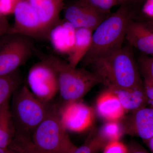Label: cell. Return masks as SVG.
Segmentation results:
<instances>
[{
    "instance_id": "1",
    "label": "cell",
    "mask_w": 153,
    "mask_h": 153,
    "mask_svg": "<svg viewBox=\"0 0 153 153\" xmlns=\"http://www.w3.org/2000/svg\"><path fill=\"white\" fill-rule=\"evenodd\" d=\"M133 3L120 6L94 31L90 48L80 62L83 67L120 50L131 19L136 17Z\"/></svg>"
},
{
    "instance_id": "2",
    "label": "cell",
    "mask_w": 153,
    "mask_h": 153,
    "mask_svg": "<svg viewBox=\"0 0 153 153\" xmlns=\"http://www.w3.org/2000/svg\"><path fill=\"white\" fill-rule=\"evenodd\" d=\"M88 66L108 89H130L144 85L132 47L128 44L110 56L94 61Z\"/></svg>"
},
{
    "instance_id": "3",
    "label": "cell",
    "mask_w": 153,
    "mask_h": 153,
    "mask_svg": "<svg viewBox=\"0 0 153 153\" xmlns=\"http://www.w3.org/2000/svg\"><path fill=\"white\" fill-rule=\"evenodd\" d=\"M39 56L56 71L58 93L65 102L80 100L95 85L101 83L97 76L85 67H72L55 55L40 53Z\"/></svg>"
},
{
    "instance_id": "4",
    "label": "cell",
    "mask_w": 153,
    "mask_h": 153,
    "mask_svg": "<svg viewBox=\"0 0 153 153\" xmlns=\"http://www.w3.org/2000/svg\"><path fill=\"white\" fill-rule=\"evenodd\" d=\"M59 107H50L44 120L32 134L33 143L47 153H71L77 147L69 137L59 113Z\"/></svg>"
},
{
    "instance_id": "5",
    "label": "cell",
    "mask_w": 153,
    "mask_h": 153,
    "mask_svg": "<svg viewBox=\"0 0 153 153\" xmlns=\"http://www.w3.org/2000/svg\"><path fill=\"white\" fill-rule=\"evenodd\" d=\"M13 94L10 107L16 130L31 135L46 117L51 105L37 98L26 84Z\"/></svg>"
},
{
    "instance_id": "6",
    "label": "cell",
    "mask_w": 153,
    "mask_h": 153,
    "mask_svg": "<svg viewBox=\"0 0 153 153\" xmlns=\"http://www.w3.org/2000/svg\"><path fill=\"white\" fill-rule=\"evenodd\" d=\"M35 40L19 33H8L0 37V76L19 69L35 52Z\"/></svg>"
},
{
    "instance_id": "7",
    "label": "cell",
    "mask_w": 153,
    "mask_h": 153,
    "mask_svg": "<svg viewBox=\"0 0 153 153\" xmlns=\"http://www.w3.org/2000/svg\"><path fill=\"white\" fill-rule=\"evenodd\" d=\"M28 88L37 98L49 103L59 91L58 79L55 69L43 60L30 68L27 75Z\"/></svg>"
},
{
    "instance_id": "8",
    "label": "cell",
    "mask_w": 153,
    "mask_h": 153,
    "mask_svg": "<svg viewBox=\"0 0 153 153\" xmlns=\"http://www.w3.org/2000/svg\"><path fill=\"white\" fill-rule=\"evenodd\" d=\"M61 121L67 131L79 133L92 126L94 111L92 108L80 100L64 102L59 107Z\"/></svg>"
},
{
    "instance_id": "9",
    "label": "cell",
    "mask_w": 153,
    "mask_h": 153,
    "mask_svg": "<svg viewBox=\"0 0 153 153\" xmlns=\"http://www.w3.org/2000/svg\"><path fill=\"white\" fill-rule=\"evenodd\" d=\"M13 14L14 23L10 32L28 36L35 40H47L37 14L27 1L20 0Z\"/></svg>"
},
{
    "instance_id": "10",
    "label": "cell",
    "mask_w": 153,
    "mask_h": 153,
    "mask_svg": "<svg viewBox=\"0 0 153 153\" xmlns=\"http://www.w3.org/2000/svg\"><path fill=\"white\" fill-rule=\"evenodd\" d=\"M125 40L128 45L147 55H153V19H137L130 20Z\"/></svg>"
},
{
    "instance_id": "11",
    "label": "cell",
    "mask_w": 153,
    "mask_h": 153,
    "mask_svg": "<svg viewBox=\"0 0 153 153\" xmlns=\"http://www.w3.org/2000/svg\"><path fill=\"white\" fill-rule=\"evenodd\" d=\"M63 9L64 19L74 28L89 29L93 32L111 14L100 13L78 1L68 5Z\"/></svg>"
},
{
    "instance_id": "12",
    "label": "cell",
    "mask_w": 153,
    "mask_h": 153,
    "mask_svg": "<svg viewBox=\"0 0 153 153\" xmlns=\"http://www.w3.org/2000/svg\"><path fill=\"white\" fill-rule=\"evenodd\" d=\"M123 119L121 124L124 134L138 137L144 142L153 137V108H142Z\"/></svg>"
},
{
    "instance_id": "13",
    "label": "cell",
    "mask_w": 153,
    "mask_h": 153,
    "mask_svg": "<svg viewBox=\"0 0 153 153\" xmlns=\"http://www.w3.org/2000/svg\"><path fill=\"white\" fill-rule=\"evenodd\" d=\"M76 28L65 19H61L49 31L47 41L55 52L69 55L75 44Z\"/></svg>"
},
{
    "instance_id": "14",
    "label": "cell",
    "mask_w": 153,
    "mask_h": 153,
    "mask_svg": "<svg viewBox=\"0 0 153 153\" xmlns=\"http://www.w3.org/2000/svg\"><path fill=\"white\" fill-rule=\"evenodd\" d=\"M26 1L37 14L47 40L49 31L60 20V13L64 8V0Z\"/></svg>"
},
{
    "instance_id": "15",
    "label": "cell",
    "mask_w": 153,
    "mask_h": 153,
    "mask_svg": "<svg viewBox=\"0 0 153 153\" xmlns=\"http://www.w3.org/2000/svg\"><path fill=\"white\" fill-rule=\"evenodd\" d=\"M96 108L99 115L108 121L121 120L126 111L117 95L108 89L99 96Z\"/></svg>"
},
{
    "instance_id": "16",
    "label": "cell",
    "mask_w": 153,
    "mask_h": 153,
    "mask_svg": "<svg viewBox=\"0 0 153 153\" xmlns=\"http://www.w3.org/2000/svg\"><path fill=\"white\" fill-rule=\"evenodd\" d=\"M111 90L117 97L126 111L134 112L148 105L144 85L133 89Z\"/></svg>"
},
{
    "instance_id": "17",
    "label": "cell",
    "mask_w": 153,
    "mask_h": 153,
    "mask_svg": "<svg viewBox=\"0 0 153 153\" xmlns=\"http://www.w3.org/2000/svg\"><path fill=\"white\" fill-rule=\"evenodd\" d=\"M93 31L89 29H76L74 49L68 56V63L73 67H77L90 48Z\"/></svg>"
},
{
    "instance_id": "18",
    "label": "cell",
    "mask_w": 153,
    "mask_h": 153,
    "mask_svg": "<svg viewBox=\"0 0 153 153\" xmlns=\"http://www.w3.org/2000/svg\"><path fill=\"white\" fill-rule=\"evenodd\" d=\"M16 132L9 100L0 108V148L7 149Z\"/></svg>"
},
{
    "instance_id": "19",
    "label": "cell",
    "mask_w": 153,
    "mask_h": 153,
    "mask_svg": "<svg viewBox=\"0 0 153 153\" xmlns=\"http://www.w3.org/2000/svg\"><path fill=\"white\" fill-rule=\"evenodd\" d=\"M22 78L19 69L12 74L0 76V108L7 101L20 85Z\"/></svg>"
},
{
    "instance_id": "20",
    "label": "cell",
    "mask_w": 153,
    "mask_h": 153,
    "mask_svg": "<svg viewBox=\"0 0 153 153\" xmlns=\"http://www.w3.org/2000/svg\"><path fill=\"white\" fill-rule=\"evenodd\" d=\"M107 143L98 131H92L84 143L71 153H98L102 151Z\"/></svg>"
},
{
    "instance_id": "21",
    "label": "cell",
    "mask_w": 153,
    "mask_h": 153,
    "mask_svg": "<svg viewBox=\"0 0 153 153\" xmlns=\"http://www.w3.org/2000/svg\"><path fill=\"white\" fill-rule=\"evenodd\" d=\"M80 3L89 6L94 10L110 14L111 10L115 6H121L127 4L134 3V0H78Z\"/></svg>"
},
{
    "instance_id": "22",
    "label": "cell",
    "mask_w": 153,
    "mask_h": 153,
    "mask_svg": "<svg viewBox=\"0 0 153 153\" xmlns=\"http://www.w3.org/2000/svg\"><path fill=\"white\" fill-rule=\"evenodd\" d=\"M99 134L108 143L118 140L124 134L122 125L119 121H109L98 131Z\"/></svg>"
},
{
    "instance_id": "23",
    "label": "cell",
    "mask_w": 153,
    "mask_h": 153,
    "mask_svg": "<svg viewBox=\"0 0 153 153\" xmlns=\"http://www.w3.org/2000/svg\"><path fill=\"white\" fill-rule=\"evenodd\" d=\"M139 69L144 78L153 84V55H143L138 60Z\"/></svg>"
},
{
    "instance_id": "24",
    "label": "cell",
    "mask_w": 153,
    "mask_h": 153,
    "mask_svg": "<svg viewBox=\"0 0 153 153\" xmlns=\"http://www.w3.org/2000/svg\"><path fill=\"white\" fill-rule=\"evenodd\" d=\"M102 152V153H128V146L120 140L112 141L108 143Z\"/></svg>"
},
{
    "instance_id": "25",
    "label": "cell",
    "mask_w": 153,
    "mask_h": 153,
    "mask_svg": "<svg viewBox=\"0 0 153 153\" xmlns=\"http://www.w3.org/2000/svg\"><path fill=\"white\" fill-rule=\"evenodd\" d=\"M22 138L24 153H47L39 149L35 145L29 134L19 132Z\"/></svg>"
},
{
    "instance_id": "26",
    "label": "cell",
    "mask_w": 153,
    "mask_h": 153,
    "mask_svg": "<svg viewBox=\"0 0 153 153\" xmlns=\"http://www.w3.org/2000/svg\"><path fill=\"white\" fill-rule=\"evenodd\" d=\"M20 0H0V13L7 16L13 14L18 3Z\"/></svg>"
},
{
    "instance_id": "27",
    "label": "cell",
    "mask_w": 153,
    "mask_h": 153,
    "mask_svg": "<svg viewBox=\"0 0 153 153\" xmlns=\"http://www.w3.org/2000/svg\"><path fill=\"white\" fill-rule=\"evenodd\" d=\"M144 86L148 99V104L153 108V84L147 80H144Z\"/></svg>"
},
{
    "instance_id": "28",
    "label": "cell",
    "mask_w": 153,
    "mask_h": 153,
    "mask_svg": "<svg viewBox=\"0 0 153 153\" xmlns=\"http://www.w3.org/2000/svg\"><path fill=\"white\" fill-rule=\"evenodd\" d=\"M10 28L6 16L0 13V37L8 33Z\"/></svg>"
},
{
    "instance_id": "29",
    "label": "cell",
    "mask_w": 153,
    "mask_h": 153,
    "mask_svg": "<svg viewBox=\"0 0 153 153\" xmlns=\"http://www.w3.org/2000/svg\"><path fill=\"white\" fill-rule=\"evenodd\" d=\"M128 146V153H149L143 147L136 142H131Z\"/></svg>"
},
{
    "instance_id": "30",
    "label": "cell",
    "mask_w": 153,
    "mask_h": 153,
    "mask_svg": "<svg viewBox=\"0 0 153 153\" xmlns=\"http://www.w3.org/2000/svg\"><path fill=\"white\" fill-rule=\"evenodd\" d=\"M144 142L152 153H153V137L148 140Z\"/></svg>"
},
{
    "instance_id": "31",
    "label": "cell",
    "mask_w": 153,
    "mask_h": 153,
    "mask_svg": "<svg viewBox=\"0 0 153 153\" xmlns=\"http://www.w3.org/2000/svg\"><path fill=\"white\" fill-rule=\"evenodd\" d=\"M151 1H153V0H134V4H137V3L139 4V3L144 2Z\"/></svg>"
},
{
    "instance_id": "32",
    "label": "cell",
    "mask_w": 153,
    "mask_h": 153,
    "mask_svg": "<svg viewBox=\"0 0 153 153\" xmlns=\"http://www.w3.org/2000/svg\"><path fill=\"white\" fill-rule=\"evenodd\" d=\"M7 150V149H4L0 148V153H6Z\"/></svg>"
},
{
    "instance_id": "33",
    "label": "cell",
    "mask_w": 153,
    "mask_h": 153,
    "mask_svg": "<svg viewBox=\"0 0 153 153\" xmlns=\"http://www.w3.org/2000/svg\"><path fill=\"white\" fill-rule=\"evenodd\" d=\"M152 19H153V18H152Z\"/></svg>"
}]
</instances>
